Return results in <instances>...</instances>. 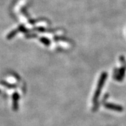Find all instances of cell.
Instances as JSON below:
<instances>
[{
  "mask_svg": "<svg viewBox=\"0 0 126 126\" xmlns=\"http://www.w3.org/2000/svg\"><path fill=\"white\" fill-rule=\"evenodd\" d=\"M107 77H108V74L106 72H104V73H102L101 76H100V78L99 81H98V86H97V88H96V90L94 93V97H93V102H94V104H96L97 100H98V96H100V92H101L102 88L104 84V82L106 81V80L107 79Z\"/></svg>",
  "mask_w": 126,
  "mask_h": 126,
  "instance_id": "1",
  "label": "cell"
},
{
  "mask_svg": "<svg viewBox=\"0 0 126 126\" xmlns=\"http://www.w3.org/2000/svg\"><path fill=\"white\" fill-rule=\"evenodd\" d=\"M105 107L108 109L113 110V111H118V112H121L123 111L124 109L121 106H118V105H115L113 104H110V103H106L104 104Z\"/></svg>",
  "mask_w": 126,
  "mask_h": 126,
  "instance_id": "2",
  "label": "cell"
},
{
  "mask_svg": "<svg viewBox=\"0 0 126 126\" xmlns=\"http://www.w3.org/2000/svg\"><path fill=\"white\" fill-rule=\"evenodd\" d=\"M125 72H126V68L122 67L119 70L118 72L115 74V78L118 81H121L122 80L123 78L125 75Z\"/></svg>",
  "mask_w": 126,
  "mask_h": 126,
  "instance_id": "3",
  "label": "cell"
},
{
  "mask_svg": "<svg viewBox=\"0 0 126 126\" xmlns=\"http://www.w3.org/2000/svg\"><path fill=\"white\" fill-rule=\"evenodd\" d=\"M13 98H14V105L13 108L14 110L16 111L17 110V108H18V104H17V101H18L19 99V94L18 93H15L13 95Z\"/></svg>",
  "mask_w": 126,
  "mask_h": 126,
  "instance_id": "4",
  "label": "cell"
},
{
  "mask_svg": "<svg viewBox=\"0 0 126 126\" xmlns=\"http://www.w3.org/2000/svg\"><path fill=\"white\" fill-rule=\"evenodd\" d=\"M40 41L44 44V45H47V46H48V45L50 44V41L48 39L45 38V37H41L40 39Z\"/></svg>",
  "mask_w": 126,
  "mask_h": 126,
  "instance_id": "5",
  "label": "cell"
},
{
  "mask_svg": "<svg viewBox=\"0 0 126 126\" xmlns=\"http://www.w3.org/2000/svg\"><path fill=\"white\" fill-rule=\"evenodd\" d=\"M17 30H14V31L12 32H11V33H10V34H9V35H8V39L12 38V37L14 36V35H15L16 33H17Z\"/></svg>",
  "mask_w": 126,
  "mask_h": 126,
  "instance_id": "6",
  "label": "cell"
}]
</instances>
